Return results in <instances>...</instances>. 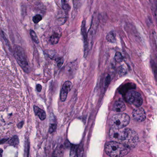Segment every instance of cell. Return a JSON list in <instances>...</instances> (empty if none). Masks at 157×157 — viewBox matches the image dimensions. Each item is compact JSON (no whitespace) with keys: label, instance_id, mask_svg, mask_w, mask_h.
Masks as SVG:
<instances>
[{"label":"cell","instance_id":"10","mask_svg":"<svg viewBox=\"0 0 157 157\" xmlns=\"http://www.w3.org/2000/svg\"><path fill=\"white\" fill-rule=\"evenodd\" d=\"M72 84L70 81L66 82L63 85L60 94V99L63 102L66 100L67 95L72 89Z\"/></svg>","mask_w":157,"mask_h":157},{"label":"cell","instance_id":"11","mask_svg":"<svg viewBox=\"0 0 157 157\" xmlns=\"http://www.w3.org/2000/svg\"><path fill=\"white\" fill-rule=\"evenodd\" d=\"M126 108V106L124 102L122 101H118L115 102L114 107V110L117 113H122Z\"/></svg>","mask_w":157,"mask_h":157},{"label":"cell","instance_id":"6","mask_svg":"<svg viewBox=\"0 0 157 157\" xmlns=\"http://www.w3.org/2000/svg\"><path fill=\"white\" fill-rule=\"evenodd\" d=\"M139 136L136 131L130 129L129 134L122 143L125 145L130 149H133L137 144Z\"/></svg>","mask_w":157,"mask_h":157},{"label":"cell","instance_id":"2","mask_svg":"<svg viewBox=\"0 0 157 157\" xmlns=\"http://www.w3.org/2000/svg\"><path fill=\"white\" fill-rule=\"evenodd\" d=\"M14 55L18 63L23 69L24 72H29V66L27 62L26 55L24 50L20 46L16 45L14 47Z\"/></svg>","mask_w":157,"mask_h":157},{"label":"cell","instance_id":"12","mask_svg":"<svg viewBox=\"0 0 157 157\" xmlns=\"http://www.w3.org/2000/svg\"><path fill=\"white\" fill-rule=\"evenodd\" d=\"M33 109H34L35 114L39 117L41 120H44V119H45V118H46V114L44 111L41 109L40 108L36 106H34L33 107Z\"/></svg>","mask_w":157,"mask_h":157},{"label":"cell","instance_id":"4","mask_svg":"<svg viewBox=\"0 0 157 157\" xmlns=\"http://www.w3.org/2000/svg\"><path fill=\"white\" fill-rule=\"evenodd\" d=\"M130 129L116 128L111 127L109 131V136L114 141L122 143L129 134Z\"/></svg>","mask_w":157,"mask_h":157},{"label":"cell","instance_id":"19","mask_svg":"<svg viewBox=\"0 0 157 157\" xmlns=\"http://www.w3.org/2000/svg\"><path fill=\"white\" fill-rule=\"evenodd\" d=\"M115 60L117 62H121L123 61V57L121 53L117 52L115 55L114 57Z\"/></svg>","mask_w":157,"mask_h":157},{"label":"cell","instance_id":"5","mask_svg":"<svg viewBox=\"0 0 157 157\" xmlns=\"http://www.w3.org/2000/svg\"><path fill=\"white\" fill-rule=\"evenodd\" d=\"M127 101L136 107H141L143 103V99L138 92L133 90L129 91L126 95Z\"/></svg>","mask_w":157,"mask_h":157},{"label":"cell","instance_id":"1","mask_svg":"<svg viewBox=\"0 0 157 157\" xmlns=\"http://www.w3.org/2000/svg\"><path fill=\"white\" fill-rule=\"evenodd\" d=\"M130 149L119 142L113 141L107 143L105 146L106 153L110 157H123L127 155Z\"/></svg>","mask_w":157,"mask_h":157},{"label":"cell","instance_id":"3","mask_svg":"<svg viewBox=\"0 0 157 157\" xmlns=\"http://www.w3.org/2000/svg\"><path fill=\"white\" fill-rule=\"evenodd\" d=\"M130 122V117L125 114H118L115 115L111 120L112 127L116 128H125Z\"/></svg>","mask_w":157,"mask_h":157},{"label":"cell","instance_id":"15","mask_svg":"<svg viewBox=\"0 0 157 157\" xmlns=\"http://www.w3.org/2000/svg\"><path fill=\"white\" fill-rule=\"evenodd\" d=\"M106 39L108 42L111 43H115L116 42V35L113 31H111L107 34Z\"/></svg>","mask_w":157,"mask_h":157},{"label":"cell","instance_id":"17","mask_svg":"<svg viewBox=\"0 0 157 157\" xmlns=\"http://www.w3.org/2000/svg\"><path fill=\"white\" fill-rule=\"evenodd\" d=\"M78 146L72 145L71 147V152H70V156L71 157H76L78 156Z\"/></svg>","mask_w":157,"mask_h":157},{"label":"cell","instance_id":"14","mask_svg":"<svg viewBox=\"0 0 157 157\" xmlns=\"http://www.w3.org/2000/svg\"><path fill=\"white\" fill-rule=\"evenodd\" d=\"M59 34L57 33H54L50 37V43L52 45L56 44L59 42Z\"/></svg>","mask_w":157,"mask_h":157},{"label":"cell","instance_id":"27","mask_svg":"<svg viewBox=\"0 0 157 157\" xmlns=\"http://www.w3.org/2000/svg\"><path fill=\"white\" fill-rule=\"evenodd\" d=\"M7 139H3V140H2L1 141V144L3 143H4V142H6L7 141Z\"/></svg>","mask_w":157,"mask_h":157},{"label":"cell","instance_id":"28","mask_svg":"<svg viewBox=\"0 0 157 157\" xmlns=\"http://www.w3.org/2000/svg\"><path fill=\"white\" fill-rule=\"evenodd\" d=\"M156 2H157V0H156Z\"/></svg>","mask_w":157,"mask_h":157},{"label":"cell","instance_id":"18","mask_svg":"<svg viewBox=\"0 0 157 157\" xmlns=\"http://www.w3.org/2000/svg\"><path fill=\"white\" fill-rule=\"evenodd\" d=\"M30 35L32 38V40L35 42L36 43L38 44L39 43V40L38 37L36 34V32L34 30H30Z\"/></svg>","mask_w":157,"mask_h":157},{"label":"cell","instance_id":"25","mask_svg":"<svg viewBox=\"0 0 157 157\" xmlns=\"http://www.w3.org/2000/svg\"><path fill=\"white\" fill-rule=\"evenodd\" d=\"M24 122H21V123H18V127L19 128H21L23 126Z\"/></svg>","mask_w":157,"mask_h":157},{"label":"cell","instance_id":"21","mask_svg":"<svg viewBox=\"0 0 157 157\" xmlns=\"http://www.w3.org/2000/svg\"><path fill=\"white\" fill-rule=\"evenodd\" d=\"M73 6L75 8H79L80 7L81 2V0H73Z\"/></svg>","mask_w":157,"mask_h":157},{"label":"cell","instance_id":"9","mask_svg":"<svg viewBox=\"0 0 157 157\" xmlns=\"http://www.w3.org/2000/svg\"><path fill=\"white\" fill-rule=\"evenodd\" d=\"M133 117L137 121L143 122L146 118V114L144 110L142 107H137L133 111Z\"/></svg>","mask_w":157,"mask_h":157},{"label":"cell","instance_id":"26","mask_svg":"<svg viewBox=\"0 0 157 157\" xmlns=\"http://www.w3.org/2000/svg\"><path fill=\"white\" fill-rule=\"evenodd\" d=\"M155 18H156V21H157V9H156V10H155Z\"/></svg>","mask_w":157,"mask_h":157},{"label":"cell","instance_id":"13","mask_svg":"<svg viewBox=\"0 0 157 157\" xmlns=\"http://www.w3.org/2000/svg\"><path fill=\"white\" fill-rule=\"evenodd\" d=\"M56 123H55V118L53 114H51L50 116V123L49 132L50 133H53L55 131L56 129Z\"/></svg>","mask_w":157,"mask_h":157},{"label":"cell","instance_id":"20","mask_svg":"<svg viewBox=\"0 0 157 157\" xmlns=\"http://www.w3.org/2000/svg\"><path fill=\"white\" fill-rule=\"evenodd\" d=\"M42 16L40 14H37L33 17V21L34 23L37 24L42 20Z\"/></svg>","mask_w":157,"mask_h":157},{"label":"cell","instance_id":"7","mask_svg":"<svg viewBox=\"0 0 157 157\" xmlns=\"http://www.w3.org/2000/svg\"><path fill=\"white\" fill-rule=\"evenodd\" d=\"M98 25V18H97L96 16L94 15L93 17L91 27H90L89 32H88V43H89L90 50H91L93 44L94 38L95 35L96 33Z\"/></svg>","mask_w":157,"mask_h":157},{"label":"cell","instance_id":"24","mask_svg":"<svg viewBox=\"0 0 157 157\" xmlns=\"http://www.w3.org/2000/svg\"><path fill=\"white\" fill-rule=\"evenodd\" d=\"M37 87V90L38 92H41V90H42V86L40 85H37L36 86Z\"/></svg>","mask_w":157,"mask_h":157},{"label":"cell","instance_id":"16","mask_svg":"<svg viewBox=\"0 0 157 157\" xmlns=\"http://www.w3.org/2000/svg\"><path fill=\"white\" fill-rule=\"evenodd\" d=\"M9 144L12 146H18L19 144V140L17 136H14L13 137L11 138V139L9 141Z\"/></svg>","mask_w":157,"mask_h":157},{"label":"cell","instance_id":"22","mask_svg":"<svg viewBox=\"0 0 157 157\" xmlns=\"http://www.w3.org/2000/svg\"><path fill=\"white\" fill-rule=\"evenodd\" d=\"M83 149H82V146H79L78 147V156L79 157H81L82 156V154H83Z\"/></svg>","mask_w":157,"mask_h":157},{"label":"cell","instance_id":"8","mask_svg":"<svg viewBox=\"0 0 157 157\" xmlns=\"http://www.w3.org/2000/svg\"><path fill=\"white\" fill-rule=\"evenodd\" d=\"M81 33L83 39H84V44H85V52H84V56L86 57L88 52L90 50L89 47V43H88V35L87 32L86 28V24L85 21L82 22L81 25Z\"/></svg>","mask_w":157,"mask_h":157},{"label":"cell","instance_id":"23","mask_svg":"<svg viewBox=\"0 0 157 157\" xmlns=\"http://www.w3.org/2000/svg\"><path fill=\"white\" fill-rule=\"evenodd\" d=\"M63 63H64V59H63V58H59L57 61V65L58 67H61L62 65H63Z\"/></svg>","mask_w":157,"mask_h":157}]
</instances>
